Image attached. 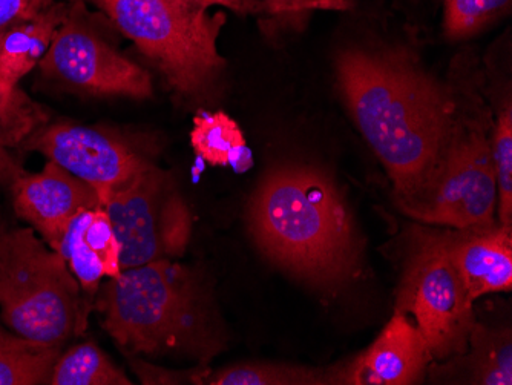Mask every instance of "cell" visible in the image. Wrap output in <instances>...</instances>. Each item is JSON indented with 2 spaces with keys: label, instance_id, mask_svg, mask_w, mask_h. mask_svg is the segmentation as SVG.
I'll use <instances>...</instances> for the list:
<instances>
[{
  "label": "cell",
  "instance_id": "obj_16",
  "mask_svg": "<svg viewBox=\"0 0 512 385\" xmlns=\"http://www.w3.org/2000/svg\"><path fill=\"white\" fill-rule=\"evenodd\" d=\"M191 143L195 154L211 166H230L244 172L252 154L238 123L224 112H201L194 119Z\"/></svg>",
  "mask_w": 512,
  "mask_h": 385
},
{
  "label": "cell",
  "instance_id": "obj_18",
  "mask_svg": "<svg viewBox=\"0 0 512 385\" xmlns=\"http://www.w3.org/2000/svg\"><path fill=\"white\" fill-rule=\"evenodd\" d=\"M462 362V369L470 370L467 384H512V338L509 330L490 329L474 324L467 352L453 356Z\"/></svg>",
  "mask_w": 512,
  "mask_h": 385
},
{
  "label": "cell",
  "instance_id": "obj_4",
  "mask_svg": "<svg viewBox=\"0 0 512 385\" xmlns=\"http://www.w3.org/2000/svg\"><path fill=\"white\" fill-rule=\"evenodd\" d=\"M108 16L181 96H197L224 70L218 37L226 14L184 0H73Z\"/></svg>",
  "mask_w": 512,
  "mask_h": 385
},
{
  "label": "cell",
  "instance_id": "obj_5",
  "mask_svg": "<svg viewBox=\"0 0 512 385\" xmlns=\"http://www.w3.org/2000/svg\"><path fill=\"white\" fill-rule=\"evenodd\" d=\"M80 289L62 255L33 228L0 232V316L8 329L65 346L85 323Z\"/></svg>",
  "mask_w": 512,
  "mask_h": 385
},
{
  "label": "cell",
  "instance_id": "obj_26",
  "mask_svg": "<svg viewBox=\"0 0 512 385\" xmlns=\"http://www.w3.org/2000/svg\"><path fill=\"white\" fill-rule=\"evenodd\" d=\"M48 8L42 0H0V33Z\"/></svg>",
  "mask_w": 512,
  "mask_h": 385
},
{
  "label": "cell",
  "instance_id": "obj_14",
  "mask_svg": "<svg viewBox=\"0 0 512 385\" xmlns=\"http://www.w3.org/2000/svg\"><path fill=\"white\" fill-rule=\"evenodd\" d=\"M54 251L62 255L85 292L97 293L103 278L122 274L119 238L103 208L74 217Z\"/></svg>",
  "mask_w": 512,
  "mask_h": 385
},
{
  "label": "cell",
  "instance_id": "obj_9",
  "mask_svg": "<svg viewBox=\"0 0 512 385\" xmlns=\"http://www.w3.org/2000/svg\"><path fill=\"white\" fill-rule=\"evenodd\" d=\"M39 70L48 82L91 96L143 100L154 89L148 71L92 30L83 17L82 2L69 7Z\"/></svg>",
  "mask_w": 512,
  "mask_h": 385
},
{
  "label": "cell",
  "instance_id": "obj_20",
  "mask_svg": "<svg viewBox=\"0 0 512 385\" xmlns=\"http://www.w3.org/2000/svg\"><path fill=\"white\" fill-rule=\"evenodd\" d=\"M209 385H324L332 384V372L276 362H241L207 375Z\"/></svg>",
  "mask_w": 512,
  "mask_h": 385
},
{
  "label": "cell",
  "instance_id": "obj_19",
  "mask_svg": "<svg viewBox=\"0 0 512 385\" xmlns=\"http://www.w3.org/2000/svg\"><path fill=\"white\" fill-rule=\"evenodd\" d=\"M132 384L126 373L91 341L60 353L50 379V385Z\"/></svg>",
  "mask_w": 512,
  "mask_h": 385
},
{
  "label": "cell",
  "instance_id": "obj_3",
  "mask_svg": "<svg viewBox=\"0 0 512 385\" xmlns=\"http://www.w3.org/2000/svg\"><path fill=\"white\" fill-rule=\"evenodd\" d=\"M97 293L102 327L126 355L206 362L224 349L209 286L174 260L122 270Z\"/></svg>",
  "mask_w": 512,
  "mask_h": 385
},
{
  "label": "cell",
  "instance_id": "obj_6",
  "mask_svg": "<svg viewBox=\"0 0 512 385\" xmlns=\"http://www.w3.org/2000/svg\"><path fill=\"white\" fill-rule=\"evenodd\" d=\"M398 289L396 312L413 316L433 359L467 352L474 301L448 252L444 232H414Z\"/></svg>",
  "mask_w": 512,
  "mask_h": 385
},
{
  "label": "cell",
  "instance_id": "obj_23",
  "mask_svg": "<svg viewBox=\"0 0 512 385\" xmlns=\"http://www.w3.org/2000/svg\"><path fill=\"white\" fill-rule=\"evenodd\" d=\"M511 0H445L444 27L448 37L467 39L505 11Z\"/></svg>",
  "mask_w": 512,
  "mask_h": 385
},
{
  "label": "cell",
  "instance_id": "obj_15",
  "mask_svg": "<svg viewBox=\"0 0 512 385\" xmlns=\"http://www.w3.org/2000/svg\"><path fill=\"white\" fill-rule=\"evenodd\" d=\"M68 10V5L51 4L31 19L22 20L0 33L2 79L19 85L20 79L39 66Z\"/></svg>",
  "mask_w": 512,
  "mask_h": 385
},
{
  "label": "cell",
  "instance_id": "obj_13",
  "mask_svg": "<svg viewBox=\"0 0 512 385\" xmlns=\"http://www.w3.org/2000/svg\"><path fill=\"white\" fill-rule=\"evenodd\" d=\"M471 300L512 289V231L503 226L444 232Z\"/></svg>",
  "mask_w": 512,
  "mask_h": 385
},
{
  "label": "cell",
  "instance_id": "obj_22",
  "mask_svg": "<svg viewBox=\"0 0 512 385\" xmlns=\"http://www.w3.org/2000/svg\"><path fill=\"white\" fill-rule=\"evenodd\" d=\"M494 174L497 183L499 224L512 231V108L506 103L491 139Z\"/></svg>",
  "mask_w": 512,
  "mask_h": 385
},
{
  "label": "cell",
  "instance_id": "obj_27",
  "mask_svg": "<svg viewBox=\"0 0 512 385\" xmlns=\"http://www.w3.org/2000/svg\"><path fill=\"white\" fill-rule=\"evenodd\" d=\"M184 2L201 5V7H223L240 16L266 17V5L261 0H184Z\"/></svg>",
  "mask_w": 512,
  "mask_h": 385
},
{
  "label": "cell",
  "instance_id": "obj_28",
  "mask_svg": "<svg viewBox=\"0 0 512 385\" xmlns=\"http://www.w3.org/2000/svg\"><path fill=\"white\" fill-rule=\"evenodd\" d=\"M43 4L48 5L50 7L51 4H53V0H42Z\"/></svg>",
  "mask_w": 512,
  "mask_h": 385
},
{
  "label": "cell",
  "instance_id": "obj_11",
  "mask_svg": "<svg viewBox=\"0 0 512 385\" xmlns=\"http://www.w3.org/2000/svg\"><path fill=\"white\" fill-rule=\"evenodd\" d=\"M11 201L20 220L56 249L68 224L83 211L102 208L99 192L53 162L40 172H23L7 163Z\"/></svg>",
  "mask_w": 512,
  "mask_h": 385
},
{
  "label": "cell",
  "instance_id": "obj_25",
  "mask_svg": "<svg viewBox=\"0 0 512 385\" xmlns=\"http://www.w3.org/2000/svg\"><path fill=\"white\" fill-rule=\"evenodd\" d=\"M131 366L137 373L143 384H183V382H194V384H204V379L209 375L207 372H201L203 369H197V372L188 373H168L165 369H158L143 359H131Z\"/></svg>",
  "mask_w": 512,
  "mask_h": 385
},
{
  "label": "cell",
  "instance_id": "obj_2",
  "mask_svg": "<svg viewBox=\"0 0 512 385\" xmlns=\"http://www.w3.org/2000/svg\"><path fill=\"white\" fill-rule=\"evenodd\" d=\"M247 224L273 264L319 289L341 287L361 270L353 214L332 177L318 168L272 169L250 198Z\"/></svg>",
  "mask_w": 512,
  "mask_h": 385
},
{
  "label": "cell",
  "instance_id": "obj_10",
  "mask_svg": "<svg viewBox=\"0 0 512 385\" xmlns=\"http://www.w3.org/2000/svg\"><path fill=\"white\" fill-rule=\"evenodd\" d=\"M20 148L39 152L99 192L112 191L154 165L114 135L73 123L43 125Z\"/></svg>",
  "mask_w": 512,
  "mask_h": 385
},
{
  "label": "cell",
  "instance_id": "obj_12",
  "mask_svg": "<svg viewBox=\"0 0 512 385\" xmlns=\"http://www.w3.org/2000/svg\"><path fill=\"white\" fill-rule=\"evenodd\" d=\"M431 355L410 316L394 312L381 335L352 361L332 370V384L411 385L424 379Z\"/></svg>",
  "mask_w": 512,
  "mask_h": 385
},
{
  "label": "cell",
  "instance_id": "obj_21",
  "mask_svg": "<svg viewBox=\"0 0 512 385\" xmlns=\"http://www.w3.org/2000/svg\"><path fill=\"white\" fill-rule=\"evenodd\" d=\"M48 122L45 109L0 77V148H16Z\"/></svg>",
  "mask_w": 512,
  "mask_h": 385
},
{
  "label": "cell",
  "instance_id": "obj_7",
  "mask_svg": "<svg viewBox=\"0 0 512 385\" xmlns=\"http://www.w3.org/2000/svg\"><path fill=\"white\" fill-rule=\"evenodd\" d=\"M401 208L419 221L454 231L494 226L496 174L491 137L482 123L457 122L433 177Z\"/></svg>",
  "mask_w": 512,
  "mask_h": 385
},
{
  "label": "cell",
  "instance_id": "obj_24",
  "mask_svg": "<svg viewBox=\"0 0 512 385\" xmlns=\"http://www.w3.org/2000/svg\"><path fill=\"white\" fill-rule=\"evenodd\" d=\"M266 5V17L278 30L298 31L306 27L315 11H344L352 0H261ZM272 27V28H273Z\"/></svg>",
  "mask_w": 512,
  "mask_h": 385
},
{
  "label": "cell",
  "instance_id": "obj_8",
  "mask_svg": "<svg viewBox=\"0 0 512 385\" xmlns=\"http://www.w3.org/2000/svg\"><path fill=\"white\" fill-rule=\"evenodd\" d=\"M120 243L122 270L174 260L188 249L192 214L188 203L157 166H149L102 200Z\"/></svg>",
  "mask_w": 512,
  "mask_h": 385
},
{
  "label": "cell",
  "instance_id": "obj_1",
  "mask_svg": "<svg viewBox=\"0 0 512 385\" xmlns=\"http://www.w3.org/2000/svg\"><path fill=\"white\" fill-rule=\"evenodd\" d=\"M335 70L348 112L405 205L444 157L457 125L456 102L404 50L345 48Z\"/></svg>",
  "mask_w": 512,
  "mask_h": 385
},
{
  "label": "cell",
  "instance_id": "obj_17",
  "mask_svg": "<svg viewBox=\"0 0 512 385\" xmlns=\"http://www.w3.org/2000/svg\"><path fill=\"white\" fill-rule=\"evenodd\" d=\"M62 346H46L0 324V385H50Z\"/></svg>",
  "mask_w": 512,
  "mask_h": 385
}]
</instances>
